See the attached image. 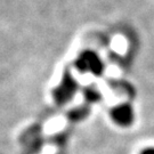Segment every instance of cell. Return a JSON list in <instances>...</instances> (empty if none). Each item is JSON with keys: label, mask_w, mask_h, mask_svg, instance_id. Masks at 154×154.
I'll use <instances>...</instances> for the list:
<instances>
[{"label": "cell", "mask_w": 154, "mask_h": 154, "mask_svg": "<svg viewBox=\"0 0 154 154\" xmlns=\"http://www.w3.org/2000/svg\"><path fill=\"white\" fill-rule=\"evenodd\" d=\"M112 118L114 122H116L119 126L127 127L130 126L135 119V112L131 105L122 104L116 106L112 112Z\"/></svg>", "instance_id": "1"}, {"label": "cell", "mask_w": 154, "mask_h": 154, "mask_svg": "<svg viewBox=\"0 0 154 154\" xmlns=\"http://www.w3.org/2000/svg\"><path fill=\"white\" fill-rule=\"evenodd\" d=\"M79 65L86 71L97 72L100 69V62L95 55H83L79 61Z\"/></svg>", "instance_id": "2"}, {"label": "cell", "mask_w": 154, "mask_h": 154, "mask_svg": "<svg viewBox=\"0 0 154 154\" xmlns=\"http://www.w3.org/2000/svg\"><path fill=\"white\" fill-rule=\"evenodd\" d=\"M140 154H154V147H147V149H143V152Z\"/></svg>", "instance_id": "3"}]
</instances>
